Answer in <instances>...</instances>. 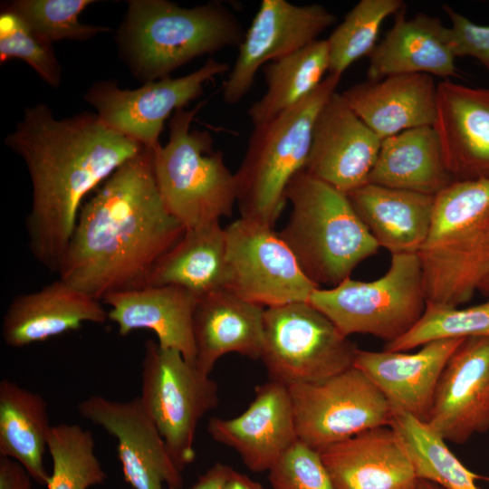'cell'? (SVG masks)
Wrapping results in <instances>:
<instances>
[{"mask_svg":"<svg viewBox=\"0 0 489 489\" xmlns=\"http://www.w3.org/2000/svg\"><path fill=\"white\" fill-rule=\"evenodd\" d=\"M226 239L219 222L186 230L157 263L148 285H175L197 298L226 289Z\"/></svg>","mask_w":489,"mask_h":489,"instance_id":"cell-29","label":"cell"},{"mask_svg":"<svg viewBox=\"0 0 489 489\" xmlns=\"http://www.w3.org/2000/svg\"><path fill=\"white\" fill-rule=\"evenodd\" d=\"M418 489H446L443 486L428 480L419 479Z\"/></svg>","mask_w":489,"mask_h":489,"instance_id":"cell-43","label":"cell"},{"mask_svg":"<svg viewBox=\"0 0 489 489\" xmlns=\"http://www.w3.org/2000/svg\"><path fill=\"white\" fill-rule=\"evenodd\" d=\"M102 302L110 307L108 319L120 335L152 331L161 347L178 350L196 365L193 322L197 297L192 292L175 285H147L111 293Z\"/></svg>","mask_w":489,"mask_h":489,"instance_id":"cell-23","label":"cell"},{"mask_svg":"<svg viewBox=\"0 0 489 489\" xmlns=\"http://www.w3.org/2000/svg\"><path fill=\"white\" fill-rule=\"evenodd\" d=\"M206 103L176 110L169 120L168 142L151 150L156 183L168 212L185 227L196 229L230 216L237 199L235 175L224 155L214 149L206 130L191 129Z\"/></svg>","mask_w":489,"mask_h":489,"instance_id":"cell-6","label":"cell"},{"mask_svg":"<svg viewBox=\"0 0 489 489\" xmlns=\"http://www.w3.org/2000/svg\"><path fill=\"white\" fill-rule=\"evenodd\" d=\"M225 232L226 289L240 297L271 308L308 302L319 288L273 226L240 217Z\"/></svg>","mask_w":489,"mask_h":489,"instance_id":"cell-12","label":"cell"},{"mask_svg":"<svg viewBox=\"0 0 489 489\" xmlns=\"http://www.w3.org/2000/svg\"><path fill=\"white\" fill-rule=\"evenodd\" d=\"M470 337H489V301L467 308L427 304L418 321L383 350L408 351L437 340Z\"/></svg>","mask_w":489,"mask_h":489,"instance_id":"cell-35","label":"cell"},{"mask_svg":"<svg viewBox=\"0 0 489 489\" xmlns=\"http://www.w3.org/2000/svg\"><path fill=\"white\" fill-rule=\"evenodd\" d=\"M336 21V15L319 4L299 5L286 0H263L224 82V101L238 103L250 91L260 68L317 40Z\"/></svg>","mask_w":489,"mask_h":489,"instance_id":"cell-14","label":"cell"},{"mask_svg":"<svg viewBox=\"0 0 489 489\" xmlns=\"http://www.w3.org/2000/svg\"><path fill=\"white\" fill-rule=\"evenodd\" d=\"M298 439L321 451L379 427H389L392 408L359 369L325 380L288 387Z\"/></svg>","mask_w":489,"mask_h":489,"instance_id":"cell-11","label":"cell"},{"mask_svg":"<svg viewBox=\"0 0 489 489\" xmlns=\"http://www.w3.org/2000/svg\"><path fill=\"white\" fill-rule=\"evenodd\" d=\"M138 398L182 472L195 460V436L200 420L218 403L216 382L178 350L148 340Z\"/></svg>","mask_w":489,"mask_h":489,"instance_id":"cell-9","label":"cell"},{"mask_svg":"<svg viewBox=\"0 0 489 489\" xmlns=\"http://www.w3.org/2000/svg\"><path fill=\"white\" fill-rule=\"evenodd\" d=\"M401 0H360L346 14L327 40L329 74L341 77L356 61L374 50L383 22L399 12Z\"/></svg>","mask_w":489,"mask_h":489,"instance_id":"cell-34","label":"cell"},{"mask_svg":"<svg viewBox=\"0 0 489 489\" xmlns=\"http://www.w3.org/2000/svg\"><path fill=\"white\" fill-rule=\"evenodd\" d=\"M379 247L417 254L429 232L435 196L372 183L346 194Z\"/></svg>","mask_w":489,"mask_h":489,"instance_id":"cell-27","label":"cell"},{"mask_svg":"<svg viewBox=\"0 0 489 489\" xmlns=\"http://www.w3.org/2000/svg\"><path fill=\"white\" fill-rule=\"evenodd\" d=\"M329 66V47L323 39L266 63L262 69L266 91L247 110L253 126L265 123L302 102L324 80Z\"/></svg>","mask_w":489,"mask_h":489,"instance_id":"cell-31","label":"cell"},{"mask_svg":"<svg viewBox=\"0 0 489 489\" xmlns=\"http://www.w3.org/2000/svg\"><path fill=\"white\" fill-rule=\"evenodd\" d=\"M334 489H418L413 465L390 427H379L320 451Z\"/></svg>","mask_w":489,"mask_h":489,"instance_id":"cell-22","label":"cell"},{"mask_svg":"<svg viewBox=\"0 0 489 489\" xmlns=\"http://www.w3.org/2000/svg\"><path fill=\"white\" fill-rule=\"evenodd\" d=\"M427 304L458 307L489 275V179L455 180L435 196L417 253Z\"/></svg>","mask_w":489,"mask_h":489,"instance_id":"cell-4","label":"cell"},{"mask_svg":"<svg viewBox=\"0 0 489 489\" xmlns=\"http://www.w3.org/2000/svg\"><path fill=\"white\" fill-rule=\"evenodd\" d=\"M358 348L308 302L266 308L262 360L269 380L317 383L353 366Z\"/></svg>","mask_w":489,"mask_h":489,"instance_id":"cell-10","label":"cell"},{"mask_svg":"<svg viewBox=\"0 0 489 489\" xmlns=\"http://www.w3.org/2000/svg\"><path fill=\"white\" fill-rule=\"evenodd\" d=\"M90 430L76 424L52 426L47 439L53 470L48 489H88L107 478L98 457Z\"/></svg>","mask_w":489,"mask_h":489,"instance_id":"cell-33","label":"cell"},{"mask_svg":"<svg viewBox=\"0 0 489 489\" xmlns=\"http://www.w3.org/2000/svg\"><path fill=\"white\" fill-rule=\"evenodd\" d=\"M93 0H14L2 5L17 14L35 33L47 42L85 41L108 33L103 25L83 24L80 14Z\"/></svg>","mask_w":489,"mask_h":489,"instance_id":"cell-36","label":"cell"},{"mask_svg":"<svg viewBox=\"0 0 489 489\" xmlns=\"http://www.w3.org/2000/svg\"><path fill=\"white\" fill-rule=\"evenodd\" d=\"M32 479L19 462L0 456V489H31Z\"/></svg>","mask_w":489,"mask_h":489,"instance_id":"cell-40","label":"cell"},{"mask_svg":"<svg viewBox=\"0 0 489 489\" xmlns=\"http://www.w3.org/2000/svg\"><path fill=\"white\" fill-rule=\"evenodd\" d=\"M285 197L292 211L279 235L319 287L339 284L378 252L345 193L302 169L290 181Z\"/></svg>","mask_w":489,"mask_h":489,"instance_id":"cell-5","label":"cell"},{"mask_svg":"<svg viewBox=\"0 0 489 489\" xmlns=\"http://www.w3.org/2000/svg\"><path fill=\"white\" fill-rule=\"evenodd\" d=\"M231 469L232 467L227 465L216 463L200 475L188 489H223Z\"/></svg>","mask_w":489,"mask_h":489,"instance_id":"cell-41","label":"cell"},{"mask_svg":"<svg viewBox=\"0 0 489 489\" xmlns=\"http://www.w3.org/2000/svg\"><path fill=\"white\" fill-rule=\"evenodd\" d=\"M79 414L117 440L118 458L132 489H181V471L172 460L139 398L115 401L91 396L81 401Z\"/></svg>","mask_w":489,"mask_h":489,"instance_id":"cell-15","label":"cell"},{"mask_svg":"<svg viewBox=\"0 0 489 489\" xmlns=\"http://www.w3.org/2000/svg\"><path fill=\"white\" fill-rule=\"evenodd\" d=\"M5 143L21 157L30 176L32 204L25 223L30 252L54 273L86 197L146 149L109 128L96 113L57 119L43 103L24 110Z\"/></svg>","mask_w":489,"mask_h":489,"instance_id":"cell-1","label":"cell"},{"mask_svg":"<svg viewBox=\"0 0 489 489\" xmlns=\"http://www.w3.org/2000/svg\"><path fill=\"white\" fill-rule=\"evenodd\" d=\"M228 71L226 62L210 57L188 74L144 82L132 90L122 89L113 81H100L83 98L105 125L153 150L160 145L159 136L169 116L201 97L207 82Z\"/></svg>","mask_w":489,"mask_h":489,"instance_id":"cell-13","label":"cell"},{"mask_svg":"<svg viewBox=\"0 0 489 489\" xmlns=\"http://www.w3.org/2000/svg\"><path fill=\"white\" fill-rule=\"evenodd\" d=\"M450 19V43L455 57H473L489 71V25L473 23L448 5L443 6Z\"/></svg>","mask_w":489,"mask_h":489,"instance_id":"cell-39","label":"cell"},{"mask_svg":"<svg viewBox=\"0 0 489 489\" xmlns=\"http://www.w3.org/2000/svg\"><path fill=\"white\" fill-rule=\"evenodd\" d=\"M185 232L161 198L152 153L145 149L84 202L57 273L102 302L147 286L157 263Z\"/></svg>","mask_w":489,"mask_h":489,"instance_id":"cell-2","label":"cell"},{"mask_svg":"<svg viewBox=\"0 0 489 489\" xmlns=\"http://www.w3.org/2000/svg\"><path fill=\"white\" fill-rule=\"evenodd\" d=\"M478 291H480L484 295L489 296V275L482 283Z\"/></svg>","mask_w":489,"mask_h":489,"instance_id":"cell-44","label":"cell"},{"mask_svg":"<svg viewBox=\"0 0 489 489\" xmlns=\"http://www.w3.org/2000/svg\"><path fill=\"white\" fill-rule=\"evenodd\" d=\"M437 85L423 73L368 80L340 93L350 110L381 139L404 130L433 126Z\"/></svg>","mask_w":489,"mask_h":489,"instance_id":"cell-24","label":"cell"},{"mask_svg":"<svg viewBox=\"0 0 489 489\" xmlns=\"http://www.w3.org/2000/svg\"><path fill=\"white\" fill-rule=\"evenodd\" d=\"M390 427L408 456L418 479L446 489H479L489 478L469 470L448 448L446 441L427 422L392 407Z\"/></svg>","mask_w":489,"mask_h":489,"instance_id":"cell-32","label":"cell"},{"mask_svg":"<svg viewBox=\"0 0 489 489\" xmlns=\"http://www.w3.org/2000/svg\"><path fill=\"white\" fill-rule=\"evenodd\" d=\"M427 423L457 445L489 431V337L465 338L451 355Z\"/></svg>","mask_w":489,"mask_h":489,"instance_id":"cell-16","label":"cell"},{"mask_svg":"<svg viewBox=\"0 0 489 489\" xmlns=\"http://www.w3.org/2000/svg\"><path fill=\"white\" fill-rule=\"evenodd\" d=\"M264 310L228 289L198 297L193 322L197 369L209 376L216 361L233 352L260 359Z\"/></svg>","mask_w":489,"mask_h":489,"instance_id":"cell-25","label":"cell"},{"mask_svg":"<svg viewBox=\"0 0 489 489\" xmlns=\"http://www.w3.org/2000/svg\"><path fill=\"white\" fill-rule=\"evenodd\" d=\"M102 302L58 278L42 289L16 295L2 322L6 345L23 348L79 330L86 322L103 323Z\"/></svg>","mask_w":489,"mask_h":489,"instance_id":"cell-21","label":"cell"},{"mask_svg":"<svg viewBox=\"0 0 489 489\" xmlns=\"http://www.w3.org/2000/svg\"><path fill=\"white\" fill-rule=\"evenodd\" d=\"M308 302L347 337L369 334L390 342L409 331L426 310L417 254H392L381 277L369 282L349 277L331 288H316Z\"/></svg>","mask_w":489,"mask_h":489,"instance_id":"cell-8","label":"cell"},{"mask_svg":"<svg viewBox=\"0 0 489 489\" xmlns=\"http://www.w3.org/2000/svg\"><path fill=\"white\" fill-rule=\"evenodd\" d=\"M116 34L119 53L144 82L169 76L192 60L239 47L244 32L235 14L212 1L182 7L168 0H129Z\"/></svg>","mask_w":489,"mask_h":489,"instance_id":"cell-3","label":"cell"},{"mask_svg":"<svg viewBox=\"0 0 489 489\" xmlns=\"http://www.w3.org/2000/svg\"><path fill=\"white\" fill-rule=\"evenodd\" d=\"M369 58L370 81L408 73L445 79L457 76L448 27L438 17L422 13L408 18L404 7Z\"/></svg>","mask_w":489,"mask_h":489,"instance_id":"cell-26","label":"cell"},{"mask_svg":"<svg viewBox=\"0 0 489 489\" xmlns=\"http://www.w3.org/2000/svg\"><path fill=\"white\" fill-rule=\"evenodd\" d=\"M207 431L254 473L268 472L299 440L288 388L272 380L255 387L253 401L239 416L212 417Z\"/></svg>","mask_w":489,"mask_h":489,"instance_id":"cell-18","label":"cell"},{"mask_svg":"<svg viewBox=\"0 0 489 489\" xmlns=\"http://www.w3.org/2000/svg\"><path fill=\"white\" fill-rule=\"evenodd\" d=\"M12 59L25 62L51 87L60 86L62 66L53 43L42 38L17 14L2 5L0 63Z\"/></svg>","mask_w":489,"mask_h":489,"instance_id":"cell-37","label":"cell"},{"mask_svg":"<svg viewBox=\"0 0 489 489\" xmlns=\"http://www.w3.org/2000/svg\"><path fill=\"white\" fill-rule=\"evenodd\" d=\"M50 425L43 398L7 379L0 381V456L19 462L40 485L50 474L43 465Z\"/></svg>","mask_w":489,"mask_h":489,"instance_id":"cell-30","label":"cell"},{"mask_svg":"<svg viewBox=\"0 0 489 489\" xmlns=\"http://www.w3.org/2000/svg\"><path fill=\"white\" fill-rule=\"evenodd\" d=\"M433 127L455 180L489 179V88L439 82Z\"/></svg>","mask_w":489,"mask_h":489,"instance_id":"cell-19","label":"cell"},{"mask_svg":"<svg viewBox=\"0 0 489 489\" xmlns=\"http://www.w3.org/2000/svg\"><path fill=\"white\" fill-rule=\"evenodd\" d=\"M463 340H434L415 353L358 349L353 366L370 379L390 406L427 422L443 369Z\"/></svg>","mask_w":489,"mask_h":489,"instance_id":"cell-20","label":"cell"},{"mask_svg":"<svg viewBox=\"0 0 489 489\" xmlns=\"http://www.w3.org/2000/svg\"><path fill=\"white\" fill-rule=\"evenodd\" d=\"M381 140L335 91L315 120L304 170L348 194L368 183Z\"/></svg>","mask_w":489,"mask_h":489,"instance_id":"cell-17","label":"cell"},{"mask_svg":"<svg viewBox=\"0 0 489 489\" xmlns=\"http://www.w3.org/2000/svg\"><path fill=\"white\" fill-rule=\"evenodd\" d=\"M340 77L329 74L302 102L254 126L235 175L241 217L274 226L292 178L304 169L317 116Z\"/></svg>","mask_w":489,"mask_h":489,"instance_id":"cell-7","label":"cell"},{"mask_svg":"<svg viewBox=\"0 0 489 489\" xmlns=\"http://www.w3.org/2000/svg\"><path fill=\"white\" fill-rule=\"evenodd\" d=\"M273 489H334L320 452L298 440L268 471Z\"/></svg>","mask_w":489,"mask_h":489,"instance_id":"cell-38","label":"cell"},{"mask_svg":"<svg viewBox=\"0 0 489 489\" xmlns=\"http://www.w3.org/2000/svg\"><path fill=\"white\" fill-rule=\"evenodd\" d=\"M223 489H266L245 474L231 469Z\"/></svg>","mask_w":489,"mask_h":489,"instance_id":"cell-42","label":"cell"},{"mask_svg":"<svg viewBox=\"0 0 489 489\" xmlns=\"http://www.w3.org/2000/svg\"><path fill=\"white\" fill-rule=\"evenodd\" d=\"M455 179L433 126L409 129L381 140L368 183L436 196Z\"/></svg>","mask_w":489,"mask_h":489,"instance_id":"cell-28","label":"cell"}]
</instances>
